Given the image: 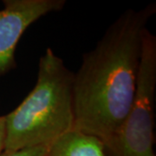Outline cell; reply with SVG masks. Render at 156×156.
Listing matches in <instances>:
<instances>
[{"label":"cell","instance_id":"obj_1","mask_svg":"<svg viewBox=\"0 0 156 156\" xmlns=\"http://www.w3.org/2000/svg\"><path fill=\"white\" fill-rule=\"evenodd\" d=\"M154 3L124 11L74 73V128L104 143L118 131L134 102L142 41Z\"/></svg>","mask_w":156,"mask_h":156},{"label":"cell","instance_id":"obj_2","mask_svg":"<svg viewBox=\"0 0 156 156\" xmlns=\"http://www.w3.org/2000/svg\"><path fill=\"white\" fill-rule=\"evenodd\" d=\"M5 118V150L50 146L74 128V72L52 49L40 57L33 89Z\"/></svg>","mask_w":156,"mask_h":156},{"label":"cell","instance_id":"obj_3","mask_svg":"<svg viewBox=\"0 0 156 156\" xmlns=\"http://www.w3.org/2000/svg\"><path fill=\"white\" fill-rule=\"evenodd\" d=\"M156 37L147 29L134 102L115 134L103 143L107 156H155Z\"/></svg>","mask_w":156,"mask_h":156},{"label":"cell","instance_id":"obj_4","mask_svg":"<svg viewBox=\"0 0 156 156\" xmlns=\"http://www.w3.org/2000/svg\"><path fill=\"white\" fill-rule=\"evenodd\" d=\"M64 5V0L4 1V9L0 11V76L16 67L17 43L28 27Z\"/></svg>","mask_w":156,"mask_h":156},{"label":"cell","instance_id":"obj_5","mask_svg":"<svg viewBox=\"0 0 156 156\" xmlns=\"http://www.w3.org/2000/svg\"><path fill=\"white\" fill-rule=\"evenodd\" d=\"M48 156H107L103 142L96 136L72 128L49 146Z\"/></svg>","mask_w":156,"mask_h":156},{"label":"cell","instance_id":"obj_6","mask_svg":"<svg viewBox=\"0 0 156 156\" xmlns=\"http://www.w3.org/2000/svg\"><path fill=\"white\" fill-rule=\"evenodd\" d=\"M49 146H37L19 150H4L0 156H48Z\"/></svg>","mask_w":156,"mask_h":156},{"label":"cell","instance_id":"obj_7","mask_svg":"<svg viewBox=\"0 0 156 156\" xmlns=\"http://www.w3.org/2000/svg\"><path fill=\"white\" fill-rule=\"evenodd\" d=\"M6 140V118L5 115L0 116V153L5 150Z\"/></svg>","mask_w":156,"mask_h":156}]
</instances>
